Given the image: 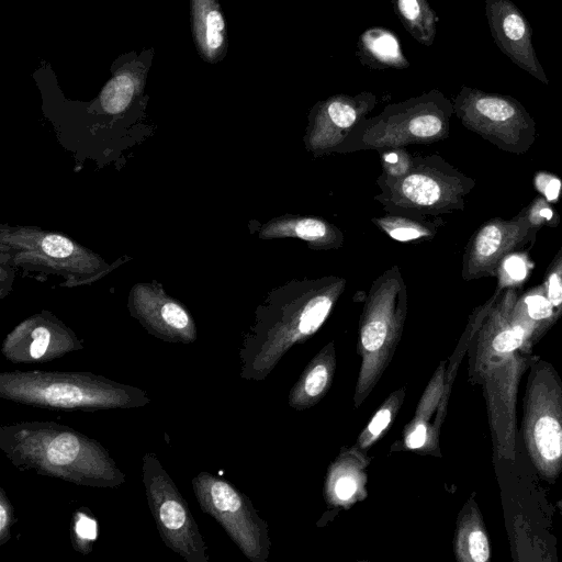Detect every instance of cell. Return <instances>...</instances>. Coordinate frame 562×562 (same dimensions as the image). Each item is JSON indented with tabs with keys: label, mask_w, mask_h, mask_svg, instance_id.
<instances>
[{
	"label": "cell",
	"mask_w": 562,
	"mask_h": 562,
	"mask_svg": "<svg viewBox=\"0 0 562 562\" xmlns=\"http://www.w3.org/2000/svg\"><path fill=\"white\" fill-rule=\"evenodd\" d=\"M356 56L371 70H403L411 66L397 35L379 26L369 27L359 35Z\"/></svg>",
	"instance_id": "obj_22"
},
{
	"label": "cell",
	"mask_w": 562,
	"mask_h": 562,
	"mask_svg": "<svg viewBox=\"0 0 562 562\" xmlns=\"http://www.w3.org/2000/svg\"><path fill=\"white\" fill-rule=\"evenodd\" d=\"M336 366L335 345L329 341L312 358L290 390V407L304 411L315 406L328 393Z\"/></svg>",
	"instance_id": "obj_20"
},
{
	"label": "cell",
	"mask_w": 562,
	"mask_h": 562,
	"mask_svg": "<svg viewBox=\"0 0 562 562\" xmlns=\"http://www.w3.org/2000/svg\"><path fill=\"white\" fill-rule=\"evenodd\" d=\"M43 250L50 257L64 258L72 252V243L60 235H47L42 241Z\"/></svg>",
	"instance_id": "obj_34"
},
{
	"label": "cell",
	"mask_w": 562,
	"mask_h": 562,
	"mask_svg": "<svg viewBox=\"0 0 562 562\" xmlns=\"http://www.w3.org/2000/svg\"><path fill=\"white\" fill-rule=\"evenodd\" d=\"M453 553L458 562H487L491 559L488 535L473 496L467 501L458 515Z\"/></svg>",
	"instance_id": "obj_23"
},
{
	"label": "cell",
	"mask_w": 562,
	"mask_h": 562,
	"mask_svg": "<svg viewBox=\"0 0 562 562\" xmlns=\"http://www.w3.org/2000/svg\"><path fill=\"white\" fill-rule=\"evenodd\" d=\"M522 336L510 324L509 314L492 312L470 340L469 380L482 384L495 448L513 458L515 403L521 373L536 357L520 351Z\"/></svg>",
	"instance_id": "obj_3"
},
{
	"label": "cell",
	"mask_w": 562,
	"mask_h": 562,
	"mask_svg": "<svg viewBox=\"0 0 562 562\" xmlns=\"http://www.w3.org/2000/svg\"><path fill=\"white\" fill-rule=\"evenodd\" d=\"M542 284L559 319L562 316V247L548 266Z\"/></svg>",
	"instance_id": "obj_29"
},
{
	"label": "cell",
	"mask_w": 562,
	"mask_h": 562,
	"mask_svg": "<svg viewBox=\"0 0 562 562\" xmlns=\"http://www.w3.org/2000/svg\"><path fill=\"white\" fill-rule=\"evenodd\" d=\"M97 524L93 519L79 513L74 527L72 543L77 551L85 554L90 551L88 543L97 537Z\"/></svg>",
	"instance_id": "obj_31"
},
{
	"label": "cell",
	"mask_w": 562,
	"mask_h": 562,
	"mask_svg": "<svg viewBox=\"0 0 562 562\" xmlns=\"http://www.w3.org/2000/svg\"><path fill=\"white\" fill-rule=\"evenodd\" d=\"M453 114L452 101L440 90L431 89L362 119L334 154L430 145L449 136Z\"/></svg>",
	"instance_id": "obj_6"
},
{
	"label": "cell",
	"mask_w": 562,
	"mask_h": 562,
	"mask_svg": "<svg viewBox=\"0 0 562 562\" xmlns=\"http://www.w3.org/2000/svg\"><path fill=\"white\" fill-rule=\"evenodd\" d=\"M521 435L538 475L554 484L562 473V379L539 356L529 366Z\"/></svg>",
	"instance_id": "obj_8"
},
{
	"label": "cell",
	"mask_w": 562,
	"mask_h": 562,
	"mask_svg": "<svg viewBox=\"0 0 562 562\" xmlns=\"http://www.w3.org/2000/svg\"><path fill=\"white\" fill-rule=\"evenodd\" d=\"M405 386L393 391L359 434L355 448L367 453L393 425L405 398Z\"/></svg>",
	"instance_id": "obj_26"
},
{
	"label": "cell",
	"mask_w": 562,
	"mask_h": 562,
	"mask_svg": "<svg viewBox=\"0 0 562 562\" xmlns=\"http://www.w3.org/2000/svg\"><path fill=\"white\" fill-rule=\"evenodd\" d=\"M142 481L164 543L187 562H209L207 547L194 516L154 452L145 453L142 459Z\"/></svg>",
	"instance_id": "obj_10"
},
{
	"label": "cell",
	"mask_w": 562,
	"mask_h": 562,
	"mask_svg": "<svg viewBox=\"0 0 562 562\" xmlns=\"http://www.w3.org/2000/svg\"><path fill=\"white\" fill-rule=\"evenodd\" d=\"M392 7L405 31L419 44L431 46L438 15L428 0H392Z\"/></svg>",
	"instance_id": "obj_25"
},
{
	"label": "cell",
	"mask_w": 562,
	"mask_h": 562,
	"mask_svg": "<svg viewBox=\"0 0 562 562\" xmlns=\"http://www.w3.org/2000/svg\"><path fill=\"white\" fill-rule=\"evenodd\" d=\"M539 229L530 222L525 209L510 220L494 217L484 222L464 248L462 279L497 278L503 261L528 244L532 245Z\"/></svg>",
	"instance_id": "obj_12"
},
{
	"label": "cell",
	"mask_w": 562,
	"mask_h": 562,
	"mask_svg": "<svg viewBox=\"0 0 562 562\" xmlns=\"http://www.w3.org/2000/svg\"><path fill=\"white\" fill-rule=\"evenodd\" d=\"M0 449L21 471H34L76 485L114 488L126 480L99 441L55 422L1 426Z\"/></svg>",
	"instance_id": "obj_2"
},
{
	"label": "cell",
	"mask_w": 562,
	"mask_h": 562,
	"mask_svg": "<svg viewBox=\"0 0 562 562\" xmlns=\"http://www.w3.org/2000/svg\"><path fill=\"white\" fill-rule=\"evenodd\" d=\"M142 70L124 67L115 71L100 93V102L108 113H119L131 103L138 86Z\"/></svg>",
	"instance_id": "obj_27"
},
{
	"label": "cell",
	"mask_w": 562,
	"mask_h": 562,
	"mask_svg": "<svg viewBox=\"0 0 562 562\" xmlns=\"http://www.w3.org/2000/svg\"><path fill=\"white\" fill-rule=\"evenodd\" d=\"M535 186L544 194L548 201H551L558 198L561 182L559 179L541 172L535 177Z\"/></svg>",
	"instance_id": "obj_35"
},
{
	"label": "cell",
	"mask_w": 562,
	"mask_h": 562,
	"mask_svg": "<svg viewBox=\"0 0 562 562\" xmlns=\"http://www.w3.org/2000/svg\"><path fill=\"white\" fill-rule=\"evenodd\" d=\"M408 294L400 266L384 270L371 284L359 318L357 355L360 368L353 405L367 400L387 369L401 341Z\"/></svg>",
	"instance_id": "obj_5"
},
{
	"label": "cell",
	"mask_w": 562,
	"mask_h": 562,
	"mask_svg": "<svg viewBox=\"0 0 562 562\" xmlns=\"http://www.w3.org/2000/svg\"><path fill=\"white\" fill-rule=\"evenodd\" d=\"M347 286L340 276L291 279L272 288L239 352L240 375L262 381L295 345L314 336L328 319Z\"/></svg>",
	"instance_id": "obj_1"
},
{
	"label": "cell",
	"mask_w": 562,
	"mask_h": 562,
	"mask_svg": "<svg viewBox=\"0 0 562 562\" xmlns=\"http://www.w3.org/2000/svg\"><path fill=\"white\" fill-rule=\"evenodd\" d=\"M80 347L74 341L56 340L48 327L40 325L35 326L27 337H8L1 352L13 363H34L58 359Z\"/></svg>",
	"instance_id": "obj_21"
},
{
	"label": "cell",
	"mask_w": 562,
	"mask_h": 562,
	"mask_svg": "<svg viewBox=\"0 0 562 562\" xmlns=\"http://www.w3.org/2000/svg\"><path fill=\"white\" fill-rule=\"evenodd\" d=\"M450 389L446 384V361H441L427 384L415 414L391 446V452L412 451L441 457L439 434L445 420Z\"/></svg>",
	"instance_id": "obj_14"
},
{
	"label": "cell",
	"mask_w": 562,
	"mask_h": 562,
	"mask_svg": "<svg viewBox=\"0 0 562 562\" xmlns=\"http://www.w3.org/2000/svg\"><path fill=\"white\" fill-rule=\"evenodd\" d=\"M160 315L164 323L175 331L183 333L190 322L186 311L175 303H166L160 310Z\"/></svg>",
	"instance_id": "obj_33"
},
{
	"label": "cell",
	"mask_w": 562,
	"mask_h": 562,
	"mask_svg": "<svg viewBox=\"0 0 562 562\" xmlns=\"http://www.w3.org/2000/svg\"><path fill=\"white\" fill-rule=\"evenodd\" d=\"M378 104L370 91L336 93L317 101L308 111L303 135L305 150L314 158L333 155L351 130Z\"/></svg>",
	"instance_id": "obj_13"
},
{
	"label": "cell",
	"mask_w": 562,
	"mask_h": 562,
	"mask_svg": "<svg viewBox=\"0 0 562 562\" xmlns=\"http://www.w3.org/2000/svg\"><path fill=\"white\" fill-rule=\"evenodd\" d=\"M0 397L47 409L94 412L136 408L150 403L148 394L90 372L2 371Z\"/></svg>",
	"instance_id": "obj_4"
},
{
	"label": "cell",
	"mask_w": 562,
	"mask_h": 562,
	"mask_svg": "<svg viewBox=\"0 0 562 562\" xmlns=\"http://www.w3.org/2000/svg\"><path fill=\"white\" fill-rule=\"evenodd\" d=\"M258 235L261 239H300L311 250H337L345 243L342 231L327 220L291 213L272 217L260 226Z\"/></svg>",
	"instance_id": "obj_16"
},
{
	"label": "cell",
	"mask_w": 562,
	"mask_h": 562,
	"mask_svg": "<svg viewBox=\"0 0 562 562\" xmlns=\"http://www.w3.org/2000/svg\"><path fill=\"white\" fill-rule=\"evenodd\" d=\"M524 209L530 222L538 228L559 224V216L546 198H536Z\"/></svg>",
	"instance_id": "obj_30"
},
{
	"label": "cell",
	"mask_w": 562,
	"mask_h": 562,
	"mask_svg": "<svg viewBox=\"0 0 562 562\" xmlns=\"http://www.w3.org/2000/svg\"><path fill=\"white\" fill-rule=\"evenodd\" d=\"M557 507L562 512V497L558 501Z\"/></svg>",
	"instance_id": "obj_36"
},
{
	"label": "cell",
	"mask_w": 562,
	"mask_h": 562,
	"mask_svg": "<svg viewBox=\"0 0 562 562\" xmlns=\"http://www.w3.org/2000/svg\"><path fill=\"white\" fill-rule=\"evenodd\" d=\"M378 153L382 168L380 176L385 179L404 176L413 165L414 155L407 150V147L380 149Z\"/></svg>",
	"instance_id": "obj_28"
},
{
	"label": "cell",
	"mask_w": 562,
	"mask_h": 562,
	"mask_svg": "<svg viewBox=\"0 0 562 562\" xmlns=\"http://www.w3.org/2000/svg\"><path fill=\"white\" fill-rule=\"evenodd\" d=\"M462 125L495 145L514 154H526L537 138L536 122L527 109L510 95L490 93L462 86L452 100Z\"/></svg>",
	"instance_id": "obj_9"
},
{
	"label": "cell",
	"mask_w": 562,
	"mask_h": 562,
	"mask_svg": "<svg viewBox=\"0 0 562 562\" xmlns=\"http://www.w3.org/2000/svg\"><path fill=\"white\" fill-rule=\"evenodd\" d=\"M192 488L201 510L222 526L249 561H267L271 549L269 527L246 494L205 471L192 479Z\"/></svg>",
	"instance_id": "obj_11"
},
{
	"label": "cell",
	"mask_w": 562,
	"mask_h": 562,
	"mask_svg": "<svg viewBox=\"0 0 562 562\" xmlns=\"http://www.w3.org/2000/svg\"><path fill=\"white\" fill-rule=\"evenodd\" d=\"M490 31L497 47L518 67L542 83L548 77L531 42V27L512 0H485Z\"/></svg>",
	"instance_id": "obj_15"
},
{
	"label": "cell",
	"mask_w": 562,
	"mask_h": 562,
	"mask_svg": "<svg viewBox=\"0 0 562 562\" xmlns=\"http://www.w3.org/2000/svg\"><path fill=\"white\" fill-rule=\"evenodd\" d=\"M371 222L390 238L406 244H418L432 239L445 224L441 216L389 212L371 218Z\"/></svg>",
	"instance_id": "obj_24"
},
{
	"label": "cell",
	"mask_w": 562,
	"mask_h": 562,
	"mask_svg": "<svg viewBox=\"0 0 562 562\" xmlns=\"http://www.w3.org/2000/svg\"><path fill=\"white\" fill-rule=\"evenodd\" d=\"M380 193L374 200L384 212L420 216H441L465 207L475 179L448 162L437 153L414 155L409 170L396 179L379 176Z\"/></svg>",
	"instance_id": "obj_7"
},
{
	"label": "cell",
	"mask_w": 562,
	"mask_h": 562,
	"mask_svg": "<svg viewBox=\"0 0 562 562\" xmlns=\"http://www.w3.org/2000/svg\"><path fill=\"white\" fill-rule=\"evenodd\" d=\"M15 521L14 509L7 493L0 487V546L11 538V527Z\"/></svg>",
	"instance_id": "obj_32"
},
{
	"label": "cell",
	"mask_w": 562,
	"mask_h": 562,
	"mask_svg": "<svg viewBox=\"0 0 562 562\" xmlns=\"http://www.w3.org/2000/svg\"><path fill=\"white\" fill-rule=\"evenodd\" d=\"M558 321L543 284L518 296L510 313V324L522 335L520 351L529 355L532 347Z\"/></svg>",
	"instance_id": "obj_19"
},
{
	"label": "cell",
	"mask_w": 562,
	"mask_h": 562,
	"mask_svg": "<svg viewBox=\"0 0 562 562\" xmlns=\"http://www.w3.org/2000/svg\"><path fill=\"white\" fill-rule=\"evenodd\" d=\"M190 21L194 46L209 64L222 61L228 48L227 27L218 0H190Z\"/></svg>",
	"instance_id": "obj_18"
},
{
	"label": "cell",
	"mask_w": 562,
	"mask_h": 562,
	"mask_svg": "<svg viewBox=\"0 0 562 562\" xmlns=\"http://www.w3.org/2000/svg\"><path fill=\"white\" fill-rule=\"evenodd\" d=\"M370 459L357 448H342L328 467L324 496L331 507L348 509L367 497V467Z\"/></svg>",
	"instance_id": "obj_17"
}]
</instances>
